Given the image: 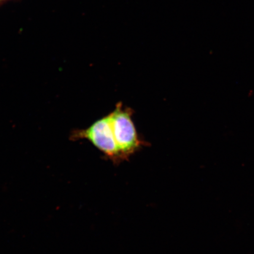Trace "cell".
Segmentation results:
<instances>
[{"label": "cell", "instance_id": "obj_1", "mask_svg": "<svg viewBox=\"0 0 254 254\" xmlns=\"http://www.w3.org/2000/svg\"><path fill=\"white\" fill-rule=\"evenodd\" d=\"M132 114V109L124 106L121 102L117 103L115 109L109 114L114 138L125 160L145 144L136 131Z\"/></svg>", "mask_w": 254, "mask_h": 254}, {"label": "cell", "instance_id": "obj_2", "mask_svg": "<svg viewBox=\"0 0 254 254\" xmlns=\"http://www.w3.org/2000/svg\"><path fill=\"white\" fill-rule=\"evenodd\" d=\"M69 136L72 141L87 139L114 163L125 160L114 138L109 114L97 120L87 128L74 130Z\"/></svg>", "mask_w": 254, "mask_h": 254}]
</instances>
